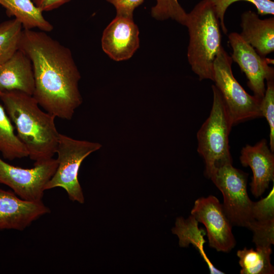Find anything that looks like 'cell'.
<instances>
[{"instance_id": "28", "label": "cell", "mask_w": 274, "mask_h": 274, "mask_svg": "<svg viewBox=\"0 0 274 274\" xmlns=\"http://www.w3.org/2000/svg\"><path fill=\"white\" fill-rule=\"evenodd\" d=\"M271 1H272V0H271Z\"/></svg>"}, {"instance_id": "22", "label": "cell", "mask_w": 274, "mask_h": 274, "mask_svg": "<svg viewBox=\"0 0 274 274\" xmlns=\"http://www.w3.org/2000/svg\"><path fill=\"white\" fill-rule=\"evenodd\" d=\"M187 14L178 0H156V4L151 8L154 18L158 20L170 18L184 25Z\"/></svg>"}, {"instance_id": "5", "label": "cell", "mask_w": 274, "mask_h": 274, "mask_svg": "<svg viewBox=\"0 0 274 274\" xmlns=\"http://www.w3.org/2000/svg\"><path fill=\"white\" fill-rule=\"evenodd\" d=\"M101 147L98 143L77 140L60 133L56 150L57 167L45 190L61 187L71 200L83 203L84 198L78 178L79 168L84 159Z\"/></svg>"}, {"instance_id": "7", "label": "cell", "mask_w": 274, "mask_h": 274, "mask_svg": "<svg viewBox=\"0 0 274 274\" xmlns=\"http://www.w3.org/2000/svg\"><path fill=\"white\" fill-rule=\"evenodd\" d=\"M248 175L234 167L232 163L216 167L209 178L221 192L222 204L232 225L245 227L252 218L253 201L247 190Z\"/></svg>"}, {"instance_id": "10", "label": "cell", "mask_w": 274, "mask_h": 274, "mask_svg": "<svg viewBox=\"0 0 274 274\" xmlns=\"http://www.w3.org/2000/svg\"><path fill=\"white\" fill-rule=\"evenodd\" d=\"M228 40L233 50L232 60L245 74L254 95L261 99L266 89L265 80L274 78V69L269 65V59L259 55L237 32L230 33Z\"/></svg>"}, {"instance_id": "3", "label": "cell", "mask_w": 274, "mask_h": 274, "mask_svg": "<svg viewBox=\"0 0 274 274\" xmlns=\"http://www.w3.org/2000/svg\"><path fill=\"white\" fill-rule=\"evenodd\" d=\"M189 43L187 57L199 80L214 81V63L221 46L220 24L209 0H202L187 13L185 25Z\"/></svg>"}, {"instance_id": "4", "label": "cell", "mask_w": 274, "mask_h": 274, "mask_svg": "<svg viewBox=\"0 0 274 274\" xmlns=\"http://www.w3.org/2000/svg\"><path fill=\"white\" fill-rule=\"evenodd\" d=\"M212 87V108L197 133V151L204 159L209 178L217 166L232 163L228 136L233 124L220 91L215 85Z\"/></svg>"}, {"instance_id": "14", "label": "cell", "mask_w": 274, "mask_h": 274, "mask_svg": "<svg viewBox=\"0 0 274 274\" xmlns=\"http://www.w3.org/2000/svg\"><path fill=\"white\" fill-rule=\"evenodd\" d=\"M18 90L33 95L35 80L31 62L19 49L0 65V91Z\"/></svg>"}, {"instance_id": "12", "label": "cell", "mask_w": 274, "mask_h": 274, "mask_svg": "<svg viewBox=\"0 0 274 274\" xmlns=\"http://www.w3.org/2000/svg\"><path fill=\"white\" fill-rule=\"evenodd\" d=\"M50 212L42 201L25 200L15 193L0 189V229L22 230Z\"/></svg>"}, {"instance_id": "16", "label": "cell", "mask_w": 274, "mask_h": 274, "mask_svg": "<svg viewBox=\"0 0 274 274\" xmlns=\"http://www.w3.org/2000/svg\"><path fill=\"white\" fill-rule=\"evenodd\" d=\"M0 5L9 17H15L21 23L23 29L38 28L45 32L53 29V25L43 16V12L31 0H0Z\"/></svg>"}, {"instance_id": "19", "label": "cell", "mask_w": 274, "mask_h": 274, "mask_svg": "<svg viewBox=\"0 0 274 274\" xmlns=\"http://www.w3.org/2000/svg\"><path fill=\"white\" fill-rule=\"evenodd\" d=\"M271 247H246L237 251L241 274H273L274 267L270 261Z\"/></svg>"}, {"instance_id": "15", "label": "cell", "mask_w": 274, "mask_h": 274, "mask_svg": "<svg viewBox=\"0 0 274 274\" xmlns=\"http://www.w3.org/2000/svg\"><path fill=\"white\" fill-rule=\"evenodd\" d=\"M241 37L263 57L274 51V17L261 19L251 11L241 16Z\"/></svg>"}, {"instance_id": "17", "label": "cell", "mask_w": 274, "mask_h": 274, "mask_svg": "<svg viewBox=\"0 0 274 274\" xmlns=\"http://www.w3.org/2000/svg\"><path fill=\"white\" fill-rule=\"evenodd\" d=\"M198 223V222L191 215L187 219L179 217L176 220L175 227L173 228L172 232L178 236L181 247H186L190 244L195 247L207 263L211 273H224L216 268L207 256L203 249L206 243L204 239L206 232L204 230L199 228Z\"/></svg>"}, {"instance_id": "13", "label": "cell", "mask_w": 274, "mask_h": 274, "mask_svg": "<svg viewBox=\"0 0 274 274\" xmlns=\"http://www.w3.org/2000/svg\"><path fill=\"white\" fill-rule=\"evenodd\" d=\"M239 160L243 166L253 172L250 189L255 197L261 196L274 180V155L263 139L254 146L247 145L241 151Z\"/></svg>"}, {"instance_id": "8", "label": "cell", "mask_w": 274, "mask_h": 274, "mask_svg": "<svg viewBox=\"0 0 274 274\" xmlns=\"http://www.w3.org/2000/svg\"><path fill=\"white\" fill-rule=\"evenodd\" d=\"M57 167V161L53 158L35 164L31 168L13 166L0 158V183L10 187L22 199L41 201L46 185Z\"/></svg>"}, {"instance_id": "2", "label": "cell", "mask_w": 274, "mask_h": 274, "mask_svg": "<svg viewBox=\"0 0 274 274\" xmlns=\"http://www.w3.org/2000/svg\"><path fill=\"white\" fill-rule=\"evenodd\" d=\"M0 100L35 164L52 158L60 134L55 117L43 111L32 95L20 91H2Z\"/></svg>"}, {"instance_id": "25", "label": "cell", "mask_w": 274, "mask_h": 274, "mask_svg": "<svg viewBox=\"0 0 274 274\" xmlns=\"http://www.w3.org/2000/svg\"><path fill=\"white\" fill-rule=\"evenodd\" d=\"M269 194L260 200L253 202L252 218L257 221H264L274 219V187Z\"/></svg>"}, {"instance_id": "6", "label": "cell", "mask_w": 274, "mask_h": 274, "mask_svg": "<svg viewBox=\"0 0 274 274\" xmlns=\"http://www.w3.org/2000/svg\"><path fill=\"white\" fill-rule=\"evenodd\" d=\"M232 58L222 46L214 63V81L220 91L233 125L262 117L261 99L248 94L234 77Z\"/></svg>"}, {"instance_id": "18", "label": "cell", "mask_w": 274, "mask_h": 274, "mask_svg": "<svg viewBox=\"0 0 274 274\" xmlns=\"http://www.w3.org/2000/svg\"><path fill=\"white\" fill-rule=\"evenodd\" d=\"M2 91H0V95ZM0 152L9 160L28 156V151L15 133L14 127L4 106L0 104Z\"/></svg>"}, {"instance_id": "9", "label": "cell", "mask_w": 274, "mask_h": 274, "mask_svg": "<svg viewBox=\"0 0 274 274\" xmlns=\"http://www.w3.org/2000/svg\"><path fill=\"white\" fill-rule=\"evenodd\" d=\"M191 215L206 229L209 245L218 252H229L236 245L232 224L222 204L214 195L197 199Z\"/></svg>"}, {"instance_id": "20", "label": "cell", "mask_w": 274, "mask_h": 274, "mask_svg": "<svg viewBox=\"0 0 274 274\" xmlns=\"http://www.w3.org/2000/svg\"><path fill=\"white\" fill-rule=\"evenodd\" d=\"M22 28L21 23L15 18L0 24V65L19 50Z\"/></svg>"}, {"instance_id": "23", "label": "cell", "mask_w": 274, "mask_h": 274, "mask_svg": "<svg viewBox=\"0 0 274 274\" xmlns=\"http://www.w3.org/2000/svg\"><path fill=\"white\" fill-rule=\"evenodd\" d=\"M246 227L253 233L256 247H271L274 244V219L264 221L252 220Z\"/></svg>"}, {"instance_id": "27", "label": "cell", "mask_w": 274, "mask_h": 274, "mask_svg": "<svg viewBox=\"0 0 274 274\" xmlns=\"http://www.w3.org/2000/svg\"><path fill=\"white\" fill-rule=\"evenodd\" d=\"M71 0H32L42 12L50 11L58 8Z\"/></svg>"}, {"instance_id": "24", "label": "cell", "mask_w": 274, "mask_h": 274, "mask_svg": "<svg viewBox=\"0 0 274 274\" xmlns=\"http://www.w3.org/2000/svg\"><path fill=\"white\" fill-rule=\"evenodd\" d=\"M267 87L260 105L262 116L265 117L270 128L269 148L274 151V78L266 80Z\"/></svg>"}, {"instance_id": "26", "label": "cell", "mask_w": 274, "mask_h": 274, "mask_svg": "<svg viewBox=\"0 0 274 274\" xmlns=\"http://www.w3.org/2000/svg\"><path fill=\"white\" fill-rule=\"evenodd\" d=\"M114 6L116 15L133 18L134 9L141 5L144 0H106Z\"/></svg>"}, {"instance_id": "1", "label": "cell", "mask_w": 274, "mask_h": 274, "mask_svg": "<svg viewBox=\"0 0 274 274\" xmlns=\"http://www.w3.org/2000/svg\"><path fill=\"white\" fill-rule=\"evenodd\" d=\"M19 49L31 62L32 96L39 105L55 117L71 120L82 98L80 74L70 49L45 31L23 29Z\"/></svg>"}, {"instance_id": "21", "label": "cell", "mask_w": 274, "mask_h": 274, "mask_svg": "<svg viewBox=\"0 0 274 274\" xmlns=\"http://www.w3.org/2000/svg\"><path fill=\"white\" fill-rule=\"evenodd\" d=\"M212 4L219 19L220 27L225 33L227 32L224 24L225 13L230 5L234 2L244 1L250 2L256 8L259 14L273 15L274 2L271 0H209Z\"/></svg>"}, {"instance_id": "11", "label": "cell", "mask_w": 274, "mask_h": 274, "mask_svg": "<svg viewBox=\"0 0 274 274\" xmlns=\"http://www.w3.org/2000/svg\"><path fill=\"white\" fill-rule=\"evenodd\" d=\"M139 35L133 18L116 15L103 32L102 50L115 61L128 59L139 47Z\"/></svg>"}]
</instances>
